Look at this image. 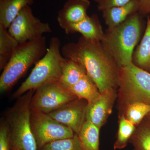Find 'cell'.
<instances>
[{
  "instance_id": "obj_1",
  "label": "cell",
  "mask_w": 150,
  "mask_h": 150,
  "mask_svg": "<svg viewBox=\"0 0 150 150\" xmlns=\"http://www.w3.org/2000/svg\"><path fill=\"white\" fill-rule=\"evenodd\" d=\"M62 55L82 65L100 92L118 86L117 64L105 51L100 41L81 36L77 41L65 44Z\"/></svg>"
},
{
  "instance_id": "obj_2",
  "label": "cell",
  "mask_w": 150,
  "mask_h": 150,
  "mask_svg": "<svg viewBox=\"0 0 150 150\" xmlns=\"http://www.w3.org/2000/svg\"><path fill=\"white\" fill-rule=\"evenodd\" d=\"M140 14H133L121 24L107 28L104 32L101 43L118 67L132 63L134 49L141 37Z\"/></svg>"
},
{
  "instance_id": "obj_3",
  "label": "cell",
  "mask_w": 150,
  "mask_h": 150,
  "mask_svg": "<svg viewBox=\"0 0 150 150\" xmlns=\"http://www.w3.org/2000/svg\"><path fill=\"white\" fill-rule=\"evenodd\" d=\"M46 38L42 36L20 43L0 77V91H8L31 66L36 64L48 50Z\"/></svg>"
},
{
  "instance_id": "obj_4",
  "label": "cell",
  "mask_w": 150,
  "mask_h": 150,
  "mask_svg": "<svg viewBox=\"0 0 150 150\" xmlns=\"http://www.w3.org/2000/svg\"><path fill=\"white\" fill-rule=\"evenodd\" d=\"M61 45L58 37L51 38L46 54L37 62L28 77L14 93L13 98H18L27 92L35 90L47 83L59 80L67 60L62 55Z\"/></svg>"
},
{
  "instance_id": "obj_5",
  "label": "cell",
  "mask_w": 150,
  "mask_h": 150,
  "mask_svg": "<svg viewBox=\"0 0 150 150\" xmlns=\"http://www.w3.org/2000/svg\"><path fill=\"white\" fill-rule=\"evenodd\" d=\"M35 91H29L18 98L6 112L5 121L10 133V149L38 150L30 122V103Z\"/></svg>"
},
{
  "instance_id": "obj_6",
  "label": "cell",
  "mask_w": 150,
  "mask_h": 150,
  "mask_svg": "<svg viewBox=\"0 0 150 150\" xmlns=\"http://www.w3.org/2000/svg\"><path fill=\"white\" fill-rule=\"evenodd\" d=\"M118 86L127 105L135 102L150 105V73L132 63L118 67Z\"/></svg>"
},
{
  "instance_id": "obj_7",
  "label": "cell",
  "mask_w": 150,
  "mask_h": 150,
  "mask_svg": "<svg viewBox=\"0 0 150 150\" xmlns=\"http://www.w3.org/2000/svg\"><path fill=\"white\" fill-rule=\"evenodd\" d=\"M77 98L59 80L53 81L35 90L30 101V110L48 114Z\"/></svg>"
},
{
  "instance_id": "obj_8",
  "label": "cell",
  "mask_w": 150,
  "mask_h": 150,
  "mask_svg": "<svg viewBox=\"0 0 150 150\" xmlns=\"http://www.w3.org/2000/svg\"><path fill=\"white\" fill-rule=\"evenodd\" d=\"M30 122L38 150L48 143L72 138L75 134L69 127L56 121L47 113L31 110Z\"/></svg>"
},
{
  "instance_id": "obj_9",
  "label": "cell",
  "mask_w": 150,
  "mask_h": 150,
  "mask_svg": "<svg viewBox=\"0 0 150 150\" xmlns=\"http://www.w3.org/2000/svg\"><path fill=\"white\" fill-rule=\"evenodd\" d=\"M8 32L20 43L30 41L52 32L50 25L34 15L30 6L25 7L9 27Z\"/></svg>"
},
{
  "instance_id": "obj_10",
  "label": "cell",
  "mask_w": 150,
  "mask_h": 150,
  "mask_svg": "<svg viewBox=\"0 0 150 150\" xmlns=\"http://www.w3.org/2000/svg\"><path fill=\"white\" fill-rule=\"evenodd\" d=\"M87 105L86 100L77 98L48 114L56 121L69 127L78 135L86 121Z\"/></svg>"
},
{
  "instance_id": "obj_11",
  "label": "cell",
  "mask_w": 150,
  "mask_h": 150,
  "mask_svg": "<svg viewBox=\"0 0 150 150\" xmlns=\"http://www.w3.org/2000/svg\"><path fill=\"white\" fill-rule=\"evenodd\" d=\"M116 97L115 89H110L100 93L99 97L93 102L88 103L86 121L100 129L112 112Z\"/></svg>"
},
{
  "instance_id": "obj_12",
  "label": "cell",
  "mask_w": 150,
  "mask_h": 150,
  "mask_svg": "<svg viewBox=\"0 0 150 150\" xmlns=\"http://www.w3.org/2000/svg\"><path fill=\"white\" fill-rule=\"evenodd\" d=\"M91 5L89 0H67L63 8L58 12L57 19L60 27L76 23L88 16Z\"/></svg>"
},
{
  "instance_id": "obj_13",
  "label": "cell",
  "mask_w": 150,
  "mask_h": 150,
  "mask_svg": "<svg viewBox=\"0 0 150 150\" xmlns=\"http://www.w3.org/2000/svg\"><path fill=\"white\" fill-rule=\"evenodd\" d=\"M62 29L66 34L79 33L86 38L102 41L104 32L97 15H88L85 18L76 23L67 25Z\"/></svg>"
},
{
  "instance_id": "obj_14",
  "label": "cell",
  "mask_w": 150,
  "mask_h": 150,
  "mask_svg": "<svg viewBox=\"0 0 150 150\" xmlns=\"http://www.w3.org/2000/svg\"><path fill=\"white\" fill-rule=\"evenodd\" d=\"M138 0H131L128 4L102 11V17L108 28L121 24L133 14L139 12Z\"/></svg>"
},
{
  "instance_id": "obj_15",
  "label": "cell",
  "mask_w": 150,
  "mask_h": 150,
  "mask_svg": "<svg viewBox=\"0 0 150 150\" xmlns=\"http://www.w3.org/2000/svg\"><path fill=\"white\" fill-rule=\"evenodd\" d=\"M132 63L150 73V16L142 40L133 53Z\"/></svg>"
},
{
  "instance_id": "obj_16",
  "label": "cell",
  "mask_w": 150,
  "mask_h": 150,
  "mask_svg": "<svg viewBox=\"0 0 150 150\" xmlns=\"http://www.w3.org/2000/svg\"><path fill=\"white\" fill-rule=\"evenodd\" d=\"M33 0H0V24L8 28L20 12Z\"/></svg>"
},
{
  "instance_id": "obj_17",
  "label": "cell",
  "mask_w": 150,
  "mask_h": 150,
  "mask_svg": "<svg viewBox=\"0 0 150 150\" xmlns=\"http://www.w3.org/2000/svg\"><path fill=\"white\" fill-rule=\"evenodd\" d=\"M68 89L78 98L86 100L88 103L93 102L100 95L96 85L87 74Z\"/></svg>"
},
{
  "instance_id": "obj_18",
  "label": "cell",
  "mask_w": 150,
  "mask_h": 150,
  "mask_svg": "<svg viewBox=\"0 0 150 150\" xmlns=\"http://www.w3.org/2000/svg\"><path fill=\"white\" fill-rule=\"evenodd\" d=\"M86 74L85 69L82 65L71 59H67L59 81L68 89L76 83Z\"/></svg>"
},
{
  "instance_id": "obj_19",
  "label": "cell",
  "mask_w": 150,
  "mask_h": 150,
  "mask_svg": "<svg viewBox=\"0 0 150 150\" xmlns=\"http://www.w3.org/2000/svg\"><path fill=\"white\" fill-rule=\"evenodd\" d=\"M18 45V42L10 34L8 28L0 24L1 71L4 69Z\"/></svg>"
},
{
  "instance_id": "obj_20",
  "label": "cell",
  "mask_w": 150,
  "mask_h": 150,
  "mask_svg": "<svg viewBox=\"0 0 150 150\" xmlns=\"http://www.w3.org/2000/svg\"><path fill=\"white\" fill-rule=\"evenodd\" d=\"M100 129L86 121L78 135L83 150H99Z\"/></svg>"
},
{
  "instance_id": "obj_21",
  "label": "cell",
  "mask_w": 150,
  "mask_h": 150,
  "mask_svg": "<svg viewBox=\"0 0 150 150\" xmlns=\"http://www.w3.org/2000/svg\"><path fill=\"white\" fill-rule=\"evenodd\" d=\"M135 126L125 115H122L119 121L117 139L113 146L114 149H122L126 147L135 132Z\"/></svg>"
},
{
  "instance_id": "obj_22",
  "label": "cell",
  "mask_w": 150,
  "mask_h": 150,
  "mask_svg": "<svg viewBox=\"0 0 150 150\" xmlns=\"http://www.w3.org/2000/svg\"><path fill=\"white\" fill-rule=\"evenodd\" d=\"M38 150H83L77 134L72 138L56 140L46 144Z\"/></svg>"
},
{
  "instance_id": "obj_23",
  "label": "cell",
  "mask_w": 150,
  "mask_h": 150,
  "mask_svg": "<svg viewBox=\"0 0 150 150\" xmlns=\"http://www.w3.org/2000/svg\"><path fill=\"white\" fill-rule=\"evenodd\" d=\"M150 112V105L143 103H133L127 106L126 118L134 125H137Z\"/></svg>"
},
{
  "instance_id": "obj_24",
  "label": "cell",
  "mask_w": 150,
  "mask_h": 150,
  "mask_svg": "<svg viewBox=\"0 0 150 150\" xmlns=\"http://www.w3.org/2000/svg\"><path fill=\"white\" fill-rule=\"evenodd\" d=\"M130 139L134 150H150V126H144L139 128Z\"/></svg>"
},
{
  "instance_id": "obj_25",
  "label": "cell",
  "mask_w": 150,
  "mask_h": 150,
  "mask_svg": "<svg viewBox=\"0 0 150 150\" xmlns=\"http://www.w3.org/2000/svg\"><path fill=\"white\" fill-rule=\"evenodd\" d=\"M10 149V133L5 120L1 121L0 125V150Z\"/></svg>"
},
{
  "instance_id": "obj_26",
  "label": "cell",
  "mask_w": 150,
  "mask_h": 150,
  "mask_svg": "<svg viewBox=\"0 0 150 150\" xmlns=\"http://www.w3.org/2000/svg\"><path fill=\"white\" fill-rule=\"evenodd\" d=\"M96 3L98 11H102L107 9L120 6L128 4L131 0H93Z\"/></svg>"
},
{
  "instance_id": "obj_27",
  "label": "cell",
  "mask_w": 150,
  "mask_h": 150,
  "mask_svg": "<svg viewBox=\"0 0 150 150\" xmlns=\"http://www.w3.org/2000/svg\"><path fill=\"white\" fill-rule=\"evenodd\" d=\"M139 13L142 15L150 14V0H138Z\"/></svg>"
},
{
  "instance_id": "obj_28",
  "label": "cell",
  "mask_w": 150,
  "mask_h": 150,
  "mask_svg": "<svg viewBox=\"0 0 150 150\" xmlns=\"http://www.w3.org/2000/svg\"><path fill=\"white\" fill-rule=\"evenodd\" d=\"M10 150H19L16 149H10Z\"/></svg>"
}]
</instances>
